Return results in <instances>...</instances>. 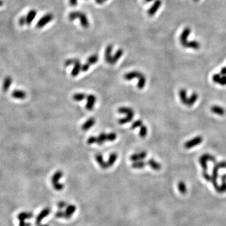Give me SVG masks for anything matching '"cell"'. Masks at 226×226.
<instances>
[{
    "label": "cell",
    "mask_w": 226,
    "mask_h": 226,
    "mask_svg": "<svg viewBox=\"0 0 226 226\" xmlns=\"http://www.w3.org/2000/svg\"><path fill=\"white\" fill-rule=\"evenodd\" d=\"M162 5V0H155L153 5L151 6L148 10V14L149 16H154L156 13L159 10V8L161 7Z\"/></svg>",
    "instance_id": "52a82bcc"
},
{
    "label": "cell",
    "mask_w": 226,
    "mask_h": 226,
    "mask_svg": "<svg viewBox=\"0 0 226 226\" xmlns=\"http://www.w3.org/2000/svg\"><path fill=\"white\" fill-rule=\"evenodd\" d=\"M12 82H13V80L11 77L7 76L5 78L3 82V87H2L3 90L5 92V93H6V92L8 90V89H10V87H11L12 84Z\"/></svg>",
    "instance_id": "e0dca14e"
},
{
    "label": "cell",
    "mask_w": 226,
    "mask_h": 226,
    "mask_svg": "<svg viewBox=\"0 0 226 226\" xmlns=\"http://www.w3.org/2000/svg\"><path fill=\"white\" fill-rule=\"evenodd\" d=\"M113 49V46L111 44L108 45L106 49H105V52H104V58H105V61L107 63L111 65L112 63V51Z\"/></svg>",
    "instance_id": "30bf717a"
},
{
    "label": "cell",
    "mask_w": 226,
    "mask_h": 226,
    "mask_svg": "<svg viewBox=\"0 0 226 226\" xmlns=\"http://www.w3.org/2000/svg\"><path fill=\"white\" fill-rule=\"evenodd\" d=\"M107 1H108V0H103V2H104H104H107Z\"/></svg>",
    "instance_id": "6f0895ef"
},
{
    "label": "cell",
    "mask_w": 226,
    "mask_h": 226,
    "mask_svg": "<svg viewBox=\"0 0 226 226\" xmlns=\"http://www.w3.org/2000/svg\"><path fill=\"white\" fill-rule=\"evenodd\" d=\"M215 165L218 167L219 169H224V168H226V162L224 161V162H219V163L216 162L215 163Z\"/></svg>",
    "instance_id": "ab89813d"
},
{
    "label": "cell",
    "mask_w": 226,
    "mask_h": 226,
    "mask_svg": "<svg viewBox=\"0 0 226 226\" xmlns=\"http://www.w3.org/2000/svg\"><path fill=\"white\" fill-rule=\"evenodd\" d=\"M179 190H180L181 193H182V194L185 193L187 189H186V187H185V183H184L183 182H179Z\"/></svg>",
    "instance_id": "8d00e7d4"
},
{
    "label": "cell",
    "mask_w": 226,
    "mask_h": 226,
    "mask_svg": "<svg viewBox=\"0 0 226 226\" xmlns=\"http://www.w3.org/2000/svg\"><path fill=\"white\" fill-rule=\"evenodd\" d=\"M95 2H96L97 4H99V5H102V4L104 3L103 0H95Z\"/></svg>",
    "instance_id": "f907efd6"
},
{
    "label": "cell",
    "mask_w": 226,
    "mask_h": 226,
    "mask_svg": "<svg viewBox=\"0 0 226 226\" xmlns=\"http://www.w3.org/2000/svg\"><path fill=\"white\" fill-rule=\"evenodd\" d=\"M95 158H96V162H97V163L99 164V165L100 166V168H102L103 169H108L107 163H106V162H105L104 160V159H103V157L102 155H100V154H97V155H96Z\"/></svg>",
    "instance_id": "ac0fdd59"
},
{
    "label": "cell",
    "mask_w": 226,
    "mask_h": 226,
    "mask_svg": "<svg viewBox=\"0 0 226 226\" xmlns=\"http://www.w3.org/2000/svg\"><path fill=\"white\" fill-rule=\"evenodd\" d=\"M106 141H110V138H109V133L106 134L104 133H100V135L96 138V143L101 145Z\"/></svg>",
    "instance_id": "7c38bea8"
},
{
    "label": "cell",
    "mask_w": 226,
    "mask_h": 226,
    "mask_svg": "<svg viewBox=\"0 0 226 226\" xmlns=\"http://www.w3.org/2000/svg\"><path fill=\"white\" fill-rule=\"evenodd\" d=\"M146 164L147 163H146L143 160H139L133 162V163L132 164V167L135 169H142L144 168Z\"/></svg>",
    "instance_id": "83f0119b"
},
{
    "label": "cell",
    "mask_w": 226,
    "mask_h": 226,
    "mask_svg": "<svg viewBox=\"0 0 226 226\" xmlns=\"http://www.w3.org/2000/svg\"><path fill=\"white\" fill-rule=\"evenodd\" d=\"M153 1H154V0H146V2H152Z\"/></svg>",
    "instance_id": "db71d44e"
},
{
    "label": "cell",
    "mask_w": 226,
    "mask_h": 226,
    "mask_svg": "<svg viewBox=\"0 0 226 226\" xmlns=\"http://www.w3.org/2000/svg\"><path fill=\"white\" fill-rule=\"evenodd\" d=\"M69 20L71 21H74L75 19H79L80 25L84 28H87L89 27V21L86 15L81 11H72L69 14Z\"/></svg>",
    "instance_id": "7a4b0ae2"
},
{
    "label": "cell",
    "mask_w": 226,
    "mask_h": 226,
    "mask_svg": "<svg viewBox=\"0 0 226 226\" xmlns=\"http://www.w3.org/2000/svg\"><path fill=\"white\" fill-rule=\"evenodd\" d=\"M191 33V30L190 28L187 27L183 30L180 36V41L182 45L184 47L186 44L188 42V38Z\"/></svg>",
    "instance_id": "ba28073f"
},
{
    "label": "cell",
    "mask_w": 226,
    "mask_h": 226,
    "mask_svg": "<svg viewBox=\"0 0 226 226\" xmlns=\"http://www.w3.org/2000/svg\"><path fill=\"white\" fill-rule=\"evenodd\" d=\"M221 75H226V67H224L221 70Z\"/></svg>",
    "instance_id": "7dc6e473"
},
{
    "label": "cell",
    "mask_w": 226,
    "mask_h": 226,
    "mask_svg": "<svg viewBox=\"0 0 226 226\" xmlns=\"http://www.w3.org/2000/svg\"><path fill=\"white\" fill-rule=\"evenodd\" d=\"M221 74H214V75H213V77H212V80H213V81L215 82V83H218L219 84V81H220V79H221Z\"/></svg>",
    "instance_id": "f35d334b"
},
{
    "label": "cell",
    "mask_w": 226,
    "mask_h": 226,
    "mask_svg": "<svg viewBox=\"0 0 226 226\" xmlns=\"http://www.w3.org/2000/svg\"><path fill=\"white\" fill-rule=\"evenodd\" d=\"M222 181H225L226 180V174L222 176Z\"/></svg>",
    "instance_id": "816d5d0a"
},
{
    "label": "cell",
    "mask_w": 226,
    "mask_h": 226,
    "mask_svg": "<svg viewBox=\"0 0 226 226\" xmlns=\"http://www.w3.org/2000/svg\"><path fill=\"white\" fill-rule=\"evenodd\" d=\"M90 67V66L87 64H85L82 65V68H81V71L82 72H87Z\"/></svg>",
    "instance_id": "7bdbcfd3"
},
{
    "label": "cell",
    "mask_w": 226,
    "mask_h": 226,
    "mask_svg": "<svg viewBox=\"0 0 226 226\" xmlns=\"http://www.w3.org/2000/svg\"><path fill=\"white\" fill-rule=\"evenodd\" d=\"M134 116H135V113H131V114H127L126 116L124 117V118L120 119L118 120V123L120 124H127L129 122H131L133 118H134Z\"/></svg>",
    "instance_id": "603a6c76"
},
{
    "label": "cell",
    "mask_w": 226,
    "mask_h": 226,
    "mask_svg": "<svg viewBox=\"0 0 226 226\" xmlns=\"http://www.w3.org/2000/svg\"><path fill=\"white\" fill-rule=\"evenodd\" d=\"M65 205H66V203H65L64 202H61L58 203V207H59V208H64L65 207Z\"/></svg>",
    "instance_id": "681fc988"
},
{
    "label": "cell",
    "mask_w": 226,
    "mask_h": 226,
    "mask_svg": "<svg viewBox=\"0 0 226 226\" xmlns=\"http://www.w3.org/2000/svg\"><path fill=\"white\" fill-rule=\"evenodd\" d=\"M96 136H94L89 137L87 139V144L92 145V144L96 143Z\"/></svg>",
    "instance_id": "60d3db41"
},
{
    "label": "cell",
    "mask_w": 226,
    "mask_h": 226,
    "mask_svg": "<svg viewBox=\"0 0 226 226\" xmlns=\"http://www.w3.org/2000/svg\"><path fill=\"white\" fill-rule=\"evenodd\" d=\"M86 97H87V95L84 94V93H76L74 94L73 96V99L74 100H75V101H82V100H83L84 99H86Z\"/></svg>",
    "instance_id": "1f68e13d"
},
{
    "label": "cell",
    "mask_w": 226,
    "mask_h": 226,
    "mask_svg": "<svg viewBox=\"0 0 226 226\" xmlns=\"http://www.w3.org/2000/svg\"><path fill=\"white\" fill-rule=\"evenodd\" d=\"M12 97L16 99H24L27 97V93L22 90H14L11 93Z\"/></svg>",
    "instance_id": "4fadbf2b"
},
{
    "label": "cell",
    "mask_w": 226,
    "mask_h": 226,
    "mask_svg": "<svg viewBox=\"0 0 226 226\" xmlns=\"http://www.w3.org/2000/svg\"><path fill=\"white\" fill-rule=\"evenodd\" d=\"M3 2L2 1V0H0V7H2L3 6Z\"/></svg>",
    "instance_id": "f5cc1de1"
},
{
    "label": "cell",
    "mask_w": 226,
    "mask_h": 226,
    "mask_svg": "<svg viewBox=\"0 0 226 226\" xmlns=\"http://www.w3.org/2000/svg\"><path fill=\"white\" fill-rule=\"evenodd\" d=\"M64 65L65 67H69L71 65H74V68L71 72V75L72 77L77 76L80 72L81 71V68L82 65L79 60L74 59V58L67 60L65 62Z\"/></svg>",
    "instance_id": "3957f363"
},
{
    "label": "cell",
    "mask_w": 226,
    "mask_h": 226,
    "mask_svg": "<svg viewBox=\"0 0 226 226\" xmlns=\"http://www.w3.org/2000/svg\"><path fill=\"white\" fill-rule=\"evenodd\" d=\"M87 104L86 105V110L88 111H92L93 110L94 105L96 103L97 97L94 94H89L87 95Z\"/></svg>",
    "instance_id": "9c48e42d"
},
{
    "label": "cell",
    "mask_w": 226,
    "mask_h": 226,
    "mask_svg": "<svg viewBox=\"0 0 226 226\" xmlns=\"http://www.w3.org/2000/svg\"><path fill=\"white\" fill-rule=\"evenodd\" d=\"M203 141V138L200 136H196L194 138H192V139L188 140L187 141L186 143L184 144V147H185L186 149H190L194 148L198 145H200L201 143H202Z\"/></svg>",
    "instance_id": "8992f818"
},
{
    "label": "cell",
    "mask_w": 226,
    "mask_h": 226,
    "mask_svg": "<svg viewBox=\"0 0 226 226\" xmlns=\"http://www.w3.org/2000/svg\"><path fill=\"white\" fill-rule=\"evenodd\" d=\"M69 2L70 6H76L77 5L78 0H69Z\"/></svg>",
    "instance_id": "f6af8a7d"
},
{
    "label": "cell",
    "mask_w": 226,
    "mask_h": 226,
    "mask_svg": "<svg viewBox=\"0 0 226 226\" xmlns=\"http://www.w3.org/2000/svg\"><path fill=\"white\" fill-rule=\"evenodd\" d=\"M56 216L57 217H65V214L64 212H61V211H58L57 214H56Z\"/></svg>",
    "instance_id": "bcb514c9"
},
{
    "label": "cell",
    "mask_w": 226,
    "mask_h": 226,
    "mask_svg": "<svg viewBox=\"0 0 226 226\" xmlns=\"http://www.w3.org/2000/svg\"><path fill=\"white\" fill-rule=\"evenodd\" d=\"M219 84L221 86H225L226 85V75H222L221 77Z\"/></svg>",
    "instance_id": "b9f144b4"
},
{
    "label": "cell",
    "mask_w": 226,
    "mask_h": 226,
    "mask_svg": "<svg viewBox=\"0 0 226 226\" xmlns=\"http://www.w3.org/2000/svg\"><path fill=\"white\" fill-rule=\"evenodd\" d=\"M124 79L126 80H131L133 79H138L137 87L139 89H143L146 83V78L143 74L139 71H132L124 75Z\"/></svg>",
    "instance_id": "6da1fadb"
},
{
    "label": "cell",
    "mask_w": 226,
    "mask_h": 226,
    "mask_svg": "<svg viewBox=\"0 0 226 226\" xmlns=\"http://www.w3.org/2000/svg\"><path fill=\"white\" fill-rule=\"evenodd\" d=\"M147 156V152H145V151H142V152L137 153H135L132 155L130 156V160L135 162L139 160H143V159H145Z\"/></svg>",
    "instance_id": "8fae6325"
},
{
    "label": "cell",
    "mask_w": 226,
    "mask_h": 226,
    "mask_svg": "<svg viewBox=\"0 0 226 226\" xmlns=\"http://www.w3.org/2000/svg\"><path fill=\"white\" fill-rule=\"evenodd\" d=\"M123 55V49L120 48V49H118V50H117L116 52L113 56L111 65L115 64L117 62H118L119 61L120 58L122 57Z\"/></svg>",
    "instance_id": "7402d4cb"
},
{
    "label": "cell",
    "mask_w": 226,
    "mask_h": 226,
    "mask_svg": "<svg viewBox=\"0 0 226 226\" xmlns=\"http://www.w3.org/2000/svg\"><path fill=\"white\" fill-rule=\"evenodd\" d=\"M75 209H76V207H75L74 205H69L67 208L66 211L64 213L65 218L68 219L69 218V217H70L71 215L75 211Z\"/></svg>",
    "instance_id": "4316f807"
},
{
    "label": "cell",
    "mask_w": 226,
    "mask_h": 226,
    "mask_svg": "<svg viewBox=\"0 0 226 226\" xmlns=\"http://www.w3.org/2000/svg\"><path fill=\"white\" fill-rule=\"evenodd\" d=\"M20 226H31V224L29 223H26L24 222H20Z\"/></svg>",
    "instance_id": "c3c4849f"
},
{
    "label": "cell",
    "mask_w": 226,
    "mask_h": 226,
    "mask_svg": "<svg viewBox=\"0 0 226 226\" xmlns=\"http://www.w3.org/2000/svg\"><path fill=\"white\" fill-rule=\"evenodd\" d=\"M50 213V209L48 208H46L45 209H44V210L41 211L38 215V216L37 217V219H36V225H40L41 224V221H42V219L44 218H45V217H47Z\"/></svg>",
    "instance_id": "5bb4252c"
},
{
    "label": "cell",
    "mask_w": 226,
    "mask_h": 226,
    "mask_svg": "<svg viewBox=\"0 0 226 226\" xmlns=\"http://www.w3.org/2000/svg\"><path fill=\"white\" fill-rule=\"evenodd\" d=\"M117 158H118V154H117L116 153H112L110 155L108 160L106 162L108 168L109 167L112 166L114 164V163L116 162L117 160Z\"/></svg>",
    "instance_id": "cb8c5ba5"
},
{
    "label": "cell",
    "mask_w": 226,
    "mask_h": 226,
    "mask_svg": "<svg viewBox=\"0 0 226 226\" xmlns=\"http://www.w3.org/2000/svg\"><path fill=\"white\" fill-rule=\"evenodd\" d=\"M118 111L119 113L124 114L126 115L131 114V113H135V112H134V111L133 110V109L130 107H121L118 109Z\"/></svg>",
    "instance_id": "4dcf8cb0"
},
{
    "label": "cell",
    "mask_w": 226,
    "mask_h": 226,
    "mask_svg": "<svg viewBox=\"0 0 226 226\" xmlns=\"http://www.w3.org/2000/svg\"><path fill=\"white\" fill-rule=\"evenodd\" d=\"M198 97V94L197 93H194L192 94L190 96V97L188 99V102H187V105L188 106H189V107L193 106L195 103V102L197 101V100Z\"/></svg>",
    "instance_id": "484cf974"
},
{
    "label": "cell",
    "mask_w": 226,
    "mask_h": 226,
    "mask_svg": "<svg viewBox=\"0 0 226 226\" xmlns=\"http://www.w3.org/2000/svg\"><path fill=\"white\" fill-rule=\"evenodd\" d=\"M143 121H142L141 120H138L135 121V122H134V123L132 124L131 126V129H136V128H137L141 127V126L143 125Z\"/></svg>",
    "instance_id": "e575fe53"
},
{
    "label": "cell",
    "mask_w": 226,
    "mask_h": 226,
    "mask_svg": "<svg viewBox=\"0 0 226 226\" xmlns=\"http://www.w3.org/2000/svg\"><path fill=\"white\" fill-rule=\"evenodd\" d=\"M18 24L20 26L23 27L25 25H27V20H26V16H23L20 17L18 20Z\"/></svg>",
    "instance_id": "74e56055"
},
{
    "label": "cell",
    "mask_w": 226,
    "mask_h": 226,
    "mask_svg": "<svg viewBox=\"0 0 226 226\" xmlns=\"http://www.w3.org/2000/svg\"><path fill=\"white\" fill-rule=\"evenodd\" d=\"M37 12L35 10H31L28 11L27 15L25 16H26V20H27V25L30 26V25L32 23V22L35 18L37 16Z\"/></svg>",
    "instance_id": "9a60e30c"
},
{
    "label": "cell",
    "mask_w": 226,
    "mask_h": 226,
    "mask_svg": "<svg viewBox=\"0 0 226 226\" xmlns=\"http://www.w3.org/2000/svg\"><path fill=\"white\" fill-rule=\"evenodd\" d=\"M96 123V120L94 118H90L88 119L84 123L82 126V129L83 131H87L90 128H91Z\"/></svg>",
    "instance_id": "2e32d148"
},
{
    "label": "cell",
    "mask_w": 226,
    "mask_h": 226,
    "mask_svg": "<svg viewBox=\"0 0 226 226\" xmlns=\"http://www.w3.org/2000/svg\"><path fill=\"white\" fill-rule=\"evenodd\" d=\"M199 163H200L201 166H202V168L204 170V171H207V169H208L207 162L205 160V159L203 157L201 156L199 158Z\"/></svg>",
    "instance_id": "836d02e7"
},
{
    "label": "cell",
    "mask_w": 226,
    "mask_h": 226,
    "mask_svg": "<svg viewBox=\"0 0 226 226\" xmlns=\"http://www.w3.org/2000/svg\"><path fill=\"white\" fill-rule=\"evenodd\" d=\"M194 1L195 2H198L199 1V0H194Z\"/></svg>",
    "instance_id": "9f6ffc18"
},
{
    "label": "cell",
    "mask_w": 226,
    "mask_h": 226,
    "mask_svg": "<svg viewBox=\"0 0 226 226\" xmlns=\"http://www.w3.org/2000/svg\"><path fill=\"white\" fill-rule=\"evenodd\" d=\"M38 226H48V225H39Z\"/></svg>",
    "instance_id": "11a10c76"
},
{
    "label": "cell",
    "mask_w": 226,
    "mask_h": 226,
    "mask_svg": "<svg viewBox=\"0 0 226 226\" xmlns=\"http://www.w3.org/2000/svg\"><path fill=\"white\" fill-rule=\"evenodd\" d=\"M203 175H204V177L207 180H208V181L211 180V179H212V177H211V176H210V175H209L208 174V173L207 172V171H204V172H203Z\"/></svg>",
    "instance_id": "ee69618b"
},
{
    "label": "cell",
    "mask_w": 226,
    "mask_h": 226,
    "mask_svg": "<svg viewBox=\"0 0 226 226\" xmlns=\"http://www.w3.org/2000/svg\"><path fill=\"white\" fill-rule=\"evenodd\" d=\"M54 18V16L52 13H47L44 15L37 23L36 27L39 29L44 28L48 23L52 21Z\"/></svg>",
    "instance_id": "5b68a950"
},
{
    "label": "cell",
    "mask_w": 226,
    "mask_h": 226,
    "mask_svg": "<svg viewBox=\"0 0 226 226\" xmlns=\"http://www.w3.org/2000/svg\"><path fill=\"white\" fill-rule=\"evenodd\" d=\"M33 214L31 212H21L18 215V219L20 222H24L27 219H30L32 217Z\"/></svg>",
    "instance_id": "d4e9b609"
},
{
    "label": "cell",
    "mask_w": 226,
    "mask_h": 226,
    "mask_svg": "<svg viewBox=\"0 0 226 226\" xmlns=\"http://www.w3.org/2000/svg\"><path fill=\"white\" fill-rule=\"evenodd\" d=\"M179 97L181 100V102L185 105L187 104L188 102V97H187V90L185 89H182L179 91Z\"/></svg>",
    "instance_id": "44dd1931"
},
{
    "label": "cell",
    "mask_w": 226,
    "mask_h": 226,
    "mask_svg": "<svg viewBox=\"0 0 226 226\" xmlns=\"http://www.w3.org/2000/svg\"><path fill=\"white\" fill-rule=\"evenodd\" d=\"M148 134V128L146 127V126L143 124L140 127V130H139V136L142 138H144Z\"/></svg>",
    "instance_id": "d6a6232c"
},
{
    "label": "cell",
    "mask_w": 226,
    "mask_h": 226,
    "mask_svg": "<svg viewBox=\"0 0 226 226\" xmlns=\"http://www.w3.org/2000/svg\"><path fill=\"white\" fill-rule=\"evenodd\" d=\"M147 164L154 170H160L162 169V165L155 161L154 159H149L148 161Z\"/></svg>",
    "instance_id": "d6986e66"
},
{
    "label": "cell",
    "mask_w": 226,
    "mask_h": 226,
    "mask_svg": "<svg viewBox=\"0 0 226 226\" xmlns=\"http://www.w3.org/2000/svg\"><path fill=\"white\" fill-rule=\"evenodd\" d=\"M98 60H99V57L97 56V55H96V54L92 55L87 58L86 64H87L90 67L91 65L96 64L98 62Z\"/></svg>",
    "instance_id": "f1b7e54d"
},
{
    "label": "cell",
    "mask_w": 226,
    "mask_h": 226,
    "mask_svg": "<svg viewBox=\"0 0 226 226\" xmlns=\"http://www.w3.org/2000/svg\"><path fill=\"white\" fill-rule=\"evenodd\" d=\"M185 48H193V49H198L200 48V44L197 41H188L186 44L185 45Z\"/></svg>",
    "instance_id": "f546056e"
},
{
    "label": "cell",
    "mask_w": 226,
    "mask_h": 226,
    "mask_svg": "<svg viewBox=\"0 0 226 226\" xmlns=\"http://www.w3.org/2000/svg\"><path fill=\"white\" fill-rule=\"evenodd\" d=\"M207 162H215V158L210 154H204L202 156Z\"/></svg>",
    "instance_id": "d590c367"
},
{
    "label": "cell",
    "mask_w": 226,
    "mask_h": 226,
    "mask_svg": "<svg viewBox=\"0 0 226 226\" xmlns=\"http://www.w3.org/2000/svg\"><path fill=\"white\" fill-rule=\"evenodd\" d=\"M211 110L213 113L216 114L217 115H219V116H224L225 113V111L224 109L222 107H221L219 106L214 105L212 106Z\"/></svg>",
    "instance_id": "ffe728a7"
},
{
    "label": "cell",
    "mask_w": 226,
    "mask_h": 226,
    "mask_svg": "<svg viewBox=\"0 0 226 226\" xmlns=\"http://www.w3.org/2000/svg\"><path fill=\"white\" fill-rule=\"evenodd\" d=\"M63 176V172L61 170H58L56 172L52 177V183L53 185L54 188L56 190H62L64 188V185L61 183H59V180Z\"/></svg>",
    "instance_id": "277c9868"
}]
</instances>
